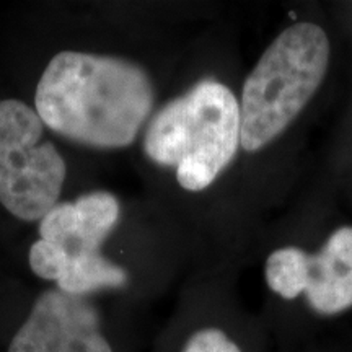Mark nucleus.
Wrapping results in <instances>:
<instances>
[{
	"mask_svg": "<svg viewBox=\"0 0 352 352\" xmlns=\"http://www.w3.org/2000/svg\"><path fill=\"white\" fill-rule=\"evenodd\" d=\"M33 108L59 138L95 151H121L152 120L155 85L129 57L63 50L44 65Z\"/></svg>",
	"mask_w": 352,
	"mask_h": 352,
	"instance_id": "f257e3e1",
	"label": "nucleus"
},
{
	"mask_svg": "<svg viewBox=\"0 0 352 352\" xmlns=\"http://www.w3.org/2000/svg\"><path fill=\"white\" fill-rule=\"evenodd\" d=\"M240 103L226 83L204 78L153 114L144 129L145 157L175 170L188 192L212 186L241 148Z\"/></svg>",
	"mask_w": 352,
	"mask_h": 352,
	"instance_id": "f03ea898",
	"label": "nucleus"
},
{
	"mask_svg": "<svg viewBox=\"0 0 352 352\" xmlns=\"http://www.w3.org/2000/svg\"><path fill=\"white\" fill-rule=\"evenodd\" d=\"M329 38L320 25L297 21L274 38L241 88L240 144L254 153L296 121L327 77Z\"/></svg>",
	"mask_w": 352,
	"mask_h": 352,
	"instance_id": "7ed1b4c3",
	"label": "nucleus"
},
{
	"mask_svg": "<svg viewBox=\"0 0 352 352\" xmlns=\"http://www.w3.org/2000/svg\"><path fill=\"white\" fill-rule=\"evenodd\" d=\"M46 131L33 104L0 98V208L23 223L38 226L67 182V162Z\"/></svg>",
	"mask_w": 352,
	"mask_h": 352,
	"instance_id": "20e7f679",
	"label": "nucleus"
},
{
	"mask_svg": "<svg viewBox=\"0 0 352 352\" xmlns=\"http://www.w3.org/2000/svg\"><path fill=\"white\" fill-rule=\"evenodd\" d=\"M7 352H114L101 328L98 308L88 297L57 287L34 300Z\"/></svg>",
	"mask_w": 352,
	"mask_h": 352,
	"instance_id": "39448f33",
	"label": "nucleus"
},
{
	"mask_svg": "<svg viewBox=\"0 0 352 352\" xmlns=\"http://www.w3.org/2000/svg\"><path fill=\"white\" fill-rule=\"evenodd\" d=\"M121 219V202L109 191H88L60 201L38 222V239L52 243L65 258L101 254Z\"/></svg>",
	"mask_w": 352,
	"mask_h": 352,
	"instance_id": "423d86ee",
	"label": "nucleus"
},
{
	"mask_svg": "<svg viewBox=\"0 0 352 352\" xmlns=\"http://www.w3.org/2000/svg\"><path fill=\"white\" fill-rule=\"evenodd\" d=\"M300 290L320 315L352 307V226L336 228L318 253L302 250Z\"/></svg>",
	"mask_w": 352,
	"mask_h": 352,
	"instance_id": "0eeeda50",
	"label": "nucleus"
},
{
	"mask_svg": "<svg viewBox=\"0 0 352 352\" xmlns=\"http://www.w3.org/2000/svg\"><path fill=\"white\" fill-rule=\"evenodd\" d=\"M182 352H241V349L226 331L210 327L192 333Z\"/></svg>",
	"mask_w": 352,
	"mask_h": 352,
	"instance_id": "6e6552de",
	"label": "nucleus"
}]
</instances>
